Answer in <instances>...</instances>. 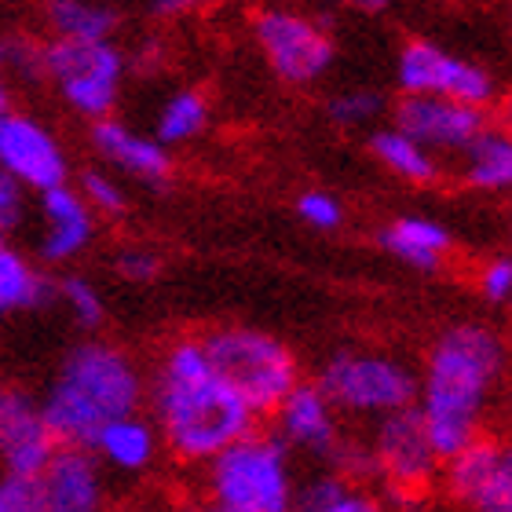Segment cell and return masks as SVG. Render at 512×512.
<instances>
[{
	"instance_id": "cell-1",
	"label": "cell",
	"mask_w": 512,
	"mask_h": 512,
	"mask_svg": "<svg viewBox=\"0 0 512 512\" xmlns=\"http://www.w3.org/2000/svg\"><path fill=\"white\" fill-rule=\"evenodd\" d=\"M161 447L180 465H205L216 450L253 432L260 417L216 374L202 337H180L161 355L147 388Z\"/></svg>"
},
{
	"instance_id": "cell-2",
	"label": "cell",
	"mask_w": 512,
	"mask_h": 512,
	"mask_svg": "<svg viewBox=\"0 0 512 512\" xmlns=\"http://www.w3.org/2000/svg\"><path fill=\"white\" fill-rule=\"evenodd\" d=\"M505 363V337L483 322H454L428 348L425 374L417 377V410L439 461L487 432Z\"/></svg>"
},
{
	"instance_id": "cell-3",
	"label": "cell",
	"mask_w": 512,
	"mask_h": 512,
	"mask_svg": "<svg viewBox=\"0 0 512 512\" xmlns=\"http://www.w3.org/2000/svg\"><path fill=\"white\" fill-rule=\"evenodd\" d=\"M147 403V377L125 348L110 341H81L63 355L41 410L59 443L92 447L99 428L114 417L139 414Z\"/></svg>"
},
{
	"instance_id": "cell-4",
	"label": "cell",
	"mask_w": 512,
	"mask_h": 512,
	"mask_svg": "<svg viewBox=\"0 0 512 512\" xmlns=\"http://www.w3.org/2000/svg\"><path fill=\"white\" fill-rule=\"evenodd\" d=\"M293 450L278 432H246L216 450L202 465L205 498L220 512H286L293 509Z\"/></svg>"
},
{
	"instance_id": "cell-5",
	"label": "cell",
	"mask_w": 512,
	"mask_h": 512,
	"mask_svg": "<svg viewBox=\"0 0 512 512\" xmlns=\"http://www.w3.org/2000/svg\"><path fill=\"white\" fill-rule=\"evenodd\" d=\"M220 377L249 403L256 417H271L300 381V359L289 344L253 326H220L202 337Z\"/></svg>"
},
{
	"instance_id": "cell-6",
	"label": "cell",
	"mask_w": 512,
	"mask_h": 512,
	"mask_svg": "<svg viewBox=\"0 0 512 512\" xmlns=\"http://www.w3.org/2000/svg\"><path fill=\"white\" fill-rule=\"evenodd\" d=\"M315 384L337 406V414L366 417V421L417 403V370L384 352L348 348L330 355Z\"/></svg>"
},
{
	"instance_id": "cell-7",
	"label": "cell",
	"mask_w": 512,
	"mask_h": 512,
	"mask_svg": "<svg viewBox=\"0 0 512 512\" xmlns=\"http://www.w3.org/2000/svg\"><path fill=\"white\" fill-rule=\"evenodd\" d=\"M44 77L59 88L63 103L81 118L96 121L114 114L125 81L128 59L114 41H74V37H52L41 44Z\"/></svg>"
},
{
	"instance_id": "cell-8",
	"label": "cell",
	"mask_w": 512,
	"mask_h": 512,
	"mask_svg": "<svg viewBox=\"0 0 512 512\" xmlns=\"http://www.w3.org/2000/svg\"><path fill=\"white\" fill-rule=\"evenodd\" d=\"M374 436H370V461L374 476L384 483V502L392 505H421L425 491L439 480V454L425 432L417 403L399 406L392 414L374 417Z\"/></svg>"
},
{
	"instance_id": "cell-9",
	"label": "cell",
	"mask_w": 512,
	"mask_h": 512,
	"mask_svg": "<svg viewBox=\"0 0 512 512\" xmlns=\"http://www.w3.org/2000/svg\"><path fill=\"white\" fill-rule=\"evenodd\" d=\"M253 37L286 85H315L337 59L330 26L293 8H264L253 22Z\"/></svg>"
},
{
	"instance_id": "cell-10",
	"label": "cell",
	"mask_w": 512,
	"mask_h": 512,
	"mask_svg": "<svg viewBox=\"0 0 512 512\" xmlns=\"http://www.w3.org/2000/svg\"><path fill=\"white\" fill-rule=\"evenodd\" d=\"M439 480L450 502L476 512L512 509V454L502 439L480 432L439 465Z\"/></svg>"
},
{
	"instance_id": "cell-11",
	"label": "cell",
	"mask_w": 512,
	"mask_h": 512,
	"mask_svg": "<svg viewBox=\"0 0 512 512\" xmlns=\"http://www.w3.org/2000/svg\"><path fill=\"white\" fill-rule=\"evenodd\" d=\"M403 92H425V96H447L472 103V107H491L498 99V81L491 70H483L472 59L447 52L432 41H410L399 52L395 66Z\"/></svg>"
},
{
	"instance_id": "cell-12",
	"label": "cell",
	"mask_w": 512,
	"mask_h": 512,
	"mask_svg": "<svg viewBox=\"0 0 512 512\" xmlns=\"http://www.w3.org/2000/svg\"><path fill=\"white\" fill-rule=\"evenodd\" d=\"M0 169L37 194L70 180V158L55 132L19 110L0 114Z\"/></svg>"
},
{
	"instance_id": "cell-13",
	"label": "cell",
	"mask_w": 512,
	"mask_h": 512,
	"mask_svg": "<svg viewBox=\"0 0 512 512\" xmlns=\"http://www.w3.org/2000/svg\"><path fill=\"white\" fill-rule=\"evenodd\" d=\"M275 417H278V436L286 439L289 450L308 454V458L337 469V461H341L348 439H344V432H341L337 406L322 395L319 384L297 381L293 392L278 403Z\"/></svg>"
},
{
	"instance_id": "cell-14",
	"label": "cell",
	"mask_w": 512,
	"mask_h": 512,
	"mask_svg": "<svg viewBox=\"0 0 512 512\" xmlns=\"http://www.w3.org/2000/svg\"><path fill=\"white\" fill-rule=\"evenodd\" d=\"M487 125V107H472L461 99L425 96V92H403L395 103V128L417 139L421 147L458 154L480 128Z\"/></svg>"
},
{
	"instance_id": "cell-15",
	"label": "cell",
	"mask_w": 512,
	"mask_h": 512,
	"mask_svg": "<svg viewBox=\"0 0 512 512\" xmlns=\"http://www.w3.org/2000/svg\"><path fill=\"white\" fill-rule=\"evenodd\" d=\"M44 512H99L107 505V469L92 447L59 443L37 476Z\"/></svg>"
},
{
	"instance_id": "cell-16",
	"label": "cell",
	"mask_w": 512,
	"mask_h": 512,
	"mask_svg": "<svg viewBox=\"0 0 512 512\" xmlns=\"http://www.w3.org/2000/svg\"><path fill=\"white\" fill-rule=\"evenodd\" d=\"M59 447L41 403L26 392L4 395L0 406V472L15 476H41L52 450Z\"/></svg>"
},
{
	"instance_id": "cell-17",
	"label": "cell",
	"mask_w": 512,
	"mask_h": 512,
	"mask_svg": "<svg viewBox=\"0 0 512 512\" xmlns=\"http://www.w3.org/2000/svg\"><path fill=\"white\" fill-rule=\"evenodd\" d=\"M41 213H44V235L37 256L44 264H70L85 253L96 238V213L88 209L81 191L70 183H55L41 191Z\"/></svg>"
},
{
	"instance_id": "cell-18",
	"label": "cell",
	"mask_w": 512,
	"mask_h": 512,
	"mask_svg": "<svg viewBox=\"0 0 512 512\" xmlns=\"http://www.w3.org/2000/svg\"><path fill=\"white\" fill-rule=\"evenodd\" d=\"M92 147L114 169L128 172V176H136L143 183H165L172 176L169 147L158 143V139L139 136V132H132V128H125L121 121L110 118V114L92 121Z\"/></svg>"
},
{
	"instance_id": "cell-19",
	"label": "cell",
	"mask_w": 512,
	"mask_h": 512,
	"mask_svg": "<svg viewBox=\"0 0 512 512\" xmlns=\"http://www.w3.org/2000/svg\"><path fill=\"white\" fill-rule=\"evenodd\" d=\"M92 450L103 461V469H114L121 476H143L158 461L161 439L154 421H147L139 410V414L114 417L110 425L99 428V436L92 439Z\"/></svg>"
},
{
	"instance_id": "cell-20",
	"label": "cell",
	"mask_w": 512,
	"mask_h": 512,
	"mask_svg": "<svg viewBox=\"0 0 512 512\" xmlns=\"http://www.w3.org/2000/svg\"><path fill=\"white\" fill-rule=\"evenodd\" d=\"M381 246L392 256H399L403 264L417 267V271H439L443 260L454 249V238L443 224L425 220V216H399L381 231Z\"/></svg>"
},
{
	"instance_id": "cell-21",
	"label": "cell",
	"mask_w": 512,
	"mask_h": 512,
	"mask_svg": "<svg viewBox=\"0 0 512 512\" xmlns=\"http://www.w3.org/2000/svg\"><path fill=\"white\" fill-rule=\"evenodd\" d=\"M461 154V180L476 191L502 194L512 187V139L509 132L494 125H483L476 136L458 150Z\"/></svg>"
},
{
	"instance_id": "cell-22",
	"label": "cell",
	"mask_w": 512,
	"mask_h": 512,
	"mask_svg": "<svg viewBox=\"0 0 512 512\" xmlns=\"http://www.w3.org/2000/svg\"><path fill=\"white\" fill-rule=\"evenodd\" d=\"M59 297L55 282L8 242L0 246V319L19 311H41Z\"/></svg>"
},
{
	"instance_id": "cell-23",
	"label": "cell",
	"mask_w": 512,
	"mask_h": 512,
	"mask_svg": "<svg viewBox=\"0 0 512 512\" xmlns=\"http://www.w3.org/2000/svg\"><path fill=\"white\" fill-rule=\"evenodd\" d=\"M293 505L304 512H374L377 498L363 483L344 472H319L300 491H293Z\"/></svg>"
},
{
	"instance_id": "cell-24",
	"label": "cell",
	"mask_w": 512,
	"mask_h": 512,
	"mask_svg": "<svg viewBox=\"0 0 512 512\" xmlns=\"http://www.w3.org/2000/svg\"><path fill=\"white\" fill-rule=\"evenodd\" d=\"M370 150H374V158L381 161L384 169L395 172L399 180L421 183V187H428V183L439 180L436 154H432L428 147H421L417 139H410L406 132H399L395 125L374 132V139H370Z\"/></svg>"
},
{
	"instance_id": "cell-25",
	"label": "cell",
	"mask_w": 512,
	"mask_h": 512,
	"mask_svg": "<svg viewBox=\"0 0 512 512\" xmlns=\"http://www.w3.org/2000/svg\"><path fill=\"white\" fill-rule=\"evenodd\" d=\"M118 11L103 0H48V26L55 37L107 41L118 33Z\"/></svg>"
},
{
	"instance_id": "cell-26",
	"label": "cell",
	"mask_w": 512,
	"mask_h": 512,
	"mask_svg": "<svg viewBox=\"0 0 512 512\" xmlns=\"http://www.w3.org/2000/svg\"><path fill=\"white\" fill-rule=\"evenodd\" d=\"M209 125V99L194 88H183L161 107L158 114V143L165 147H180V143H191L198 132H205Z\"/></svg>"
},
{
	"instance_id": "cell-27",
	"label": "cell",
	"mask_w": 512,
	"mask_h": 512,
	"mask_svg": "<svg viewBox=\"0 0 512 512\" xmlns=\"http://www.w3.org/2000/svg\"><path fill=\"white\" fill-rule=\"evenodd\" d=\"M59 300H66V308L74 315V322L81 330H99L107 319V304L99 297V289L81 275H66L63 282H55Z\"/></svg>"
},
{
	"instance_id": "cell-28",
	"label": "cell",
	"mask_w": 512,
	"mask_h": 512,
	"mask_svg": "<svg viewBox=\"0 0 512 512\" xmlns=\"http://www.w3.org/2000/svg\"><path fill=\"white\" fill-rule=\"evenodd\" d=\"M81 198L88 202V209L96 216H110V220H118V216L128 213V194L110 172L103 169H85L81 172Z\"/></svg>"
},
{
	"instance_id": "cell-29",
	"label": "cell",
	"mask_w": 512,
	"mask_h": 512,
	"mask_svg": "<svg viewBox=\"0 0 512 512\" xmlns=\"http://www.w3.org/2000/svg\"><path fill=\"white\" fill-rule=\"evenodd\" d=\"M326 114H330L333 125L363 128L384 114V99H381V92H374V88H355V92H341V96H333L330 107H326Z\"/></svg>"
},
{
	"instance_id": "cell-30",
	"label": "cell",
	"mask_w": 512,
	"mask_h": 512,
	"mask_svg": "<svg viewBox=\"0 0 512 512\" xmlns=\"http://www.w3.org/2000/svg\"><path fill=\"white\" fill-rule=\"evenodd\" d=\"M297 216L315 231H333L344 220V205L330 191H304L297 198Z\"/></svg>"
},
{
	"instance_id": "cell-31",
	"label": "cell",
	"mask_w": 512,
	"mask_h": 512,
	"mask_svg": "<svg viewBox=\"0 0 512 512\" xmlns=\"http://www.w3.org/2000/svg\"><path fill=\"white\" fill-rule=\"evenodd\" d=\"M0 512H44L37 476L0 472Z\"/></svg>"
},
{
	"instance_id": "cell-32",
	"label": "cell",
	"mask_w": 512,
	"mask_h": 512,
	"mask_svg": "<svg viewBox=\"0 0 512 512\" xmlns=\"http://www.w3.org/2000/svg\"><path fill=\"white\" fill-rule=\"evenodd\" d=\"M22 216H26V187L0 169V235L8 238L11 231H19Z\"/></svg>"
},
{
	"instance_id": "cell-33",
	"label": "cell",
	"mask_w": 512,
	"mask_h": 512,
	"mask_svg": "<svg viewBox=\"0 0 512 512\" xmlns=\"http://www.w3.org/2000/svg\"><path fill=\"white\" fill-rule=\"evenodd\" d=\"M4 66L15 70L26 81H41L44 66H41V44L26 41V37H11L4 41Z\"/></svg>"
},
{
	"instance_id": "cell-34",
	"label": "cell",
	"mask_w": 512,
	"mask_h": 512,
	"mask_svg": "<svg viewBox=\"0 0 512 512\" xmlns=\"http://www.w3.org/2000/svg\"><path fill=\"white\" fill-rule=\"evenodd\" d=\"M114 271H118L125 282H154L161 271V260L158 253H150V249H121L114 256Z\"/></svg>"
},
{
	"instance_id": "cell-35",
	"label": "cell",
	"mask_w": 512,
	"mask_h": 512,
	"mask_svg": "<svg viewBox=\"0 0 512 512\" xmlns=\"http://www.w3.org/2000/svg\"><path fill=\"white\" fill-rule=\"evenodd\" d=\"M480 293L487 304H509V293H512V260L509 256H494L491 264L483 267Z\"/></svg>"
},
{
	"instance_id": "cell-36",
	"label": "cell",
	"mask_w": 512,
	"mask_h": 512,
	"mask_svg": "<svg viewBox=\"0 0 512 512\" xmlns=\"http://www.w3.org/2000/svg\"><path fill=\"white\" fill-rule=\"evenodd\" d=\"M216 4V0H150V11L161 15V19H180V15H191V11H202Z\"/></svg>"
},
{
	"instance_id": "cell-37",
	"label": "cell",
	"mask_w": 512,
	"mask_h": 512,
	"mask_svg": "<svg viewBox=\"0 0 512 512\" xmlns=\"http://www.w3.org/2000/svg\"><path fill=\"white\" fill-rule=\"evenodd\" d=\"M158 59H161V48H158V44H143V52H139L136 63L143 66V70H150V66H158Z\"/></svg>"
},
{
	"instance_id": "cell-38",
	"label": "cell",
	"mask_w": 512,
	"mask_h": 512,
	"mask_svg": "<svg viewBox=\"0 0 512 512\" xmlns=\"http://www.w3.org/2000/svg\"><path fill=\"white\" fill-rule=\"evenodd\" d=\"M344 4H352V8H359V11H384L392 0H344Z\"/></svg>"
},
{
	"instance_id": "cell-39",
	"label": "cell",
	"mask_w": 512,
	"mask_h": 512,
	"mask_svg": "<svg viewBox=\"0 0 512 512\" xmlns=\"http://www.w3.org/2000/svg\"><path fill=\"white\" fill-rule=\"evenodd\" d=\"M8 110H11V92L4 85V77H0V114H8Z\"/></svg>"
},
{
	"instance_id": "cell-40",
	"label": "cell",
	"mask_w": 512,
	"mask_h": 512,
	"mask_svg": "<svg viewBox=\"0 0 512 512\" xmlns=\"http://www.w3.org/2000/svg\"><path fill=\"white\" fill-rule=\"evenodd\" d=\"M4 395H8V384L0 381V406H4Z\"/></svg>"
},
{
	"instance_id": "cell-41",
	"label": "cell",
	"mask_w": 512,
	"mask_h": 512,
	"mask_svg": "<svg viewBox=\"0 0 512 512\" xmlns=\"http://www.w3.org/2000/svg\"><path fill=\"white\" fill-rule=\"evenodd\" d=\"M0 66H4V41H0Z\"/></svg>"
},
{
	"instance_id": "cell-42",
	"label": "cell",
	"mask_w": 512,
	"mask_h": 512,
	"mask_svg": "<svg viewBox=\"0 0 512 512\" xmlns=\"http://www.w3.org/2000/svg\"><path fill=\"white\" fill-rule=\"evenodd\" d=\"M4 242H8V238H4V235H0V246H4Z\"/></svg>"
}]
</instances>
